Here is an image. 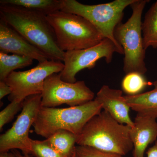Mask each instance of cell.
I'll return each instance as SVG.
<instances>
[{
	"label": "cell",
	"mask_w": 157,
	"mask_h": 157,
	"mask_svg": "<svg viewBox=\"0 0 157 157\" xmlns=\"http://www.w3.org/2000/svg\"><path fill=\"white\" fill-rule=\"evenodd\" d=\"M47 18L59 48L64 52L90 48L104 39L94 26L77 14L58 11L47 15Z\"/></svg>",
	"instance_id": "cell-5"
},
{
	"label": "cell",
	"mask_w": 157,
	"mask_h": 157,
	"mask_svg": "<svg viewBox=\"0 0 157 157\" xmlns=\"http://www.w3.org/2000/svg\"><path fill=\"white\" fill-rule=\"evenodd\" d=\"M75 150L77 157H123L117 154L102 151L88 146L77 145Z\"/></svg>",
	"instance_id": "cell-22"
},
{
	"label": "cell",
	"mask_w": 157,
	"mask_h": 157,
	"mask_svg": "<svg viewBox=\"0 0 157 157\" xmlns=\"http://www.w3.org/2000/svg\"><path fill=\"white\" fill-rule=\"evenodd\" d=\"M144 46L157 48V1L147 12L142 23Z\"/></svg>",
	"instance_id": "cell-16"
},
{
	"label": "cell",
	"mask_w": 157,
	"mask_h": 157,
	"mask_svg": "<svg viewBox=\"0 0 157 157\" xmlns=\"http://www.w3.org/2000/svg\"><path fill=\"white\" fill-rule=\"evenodd\" d=\"M0 52L28 57L39 63L50 60L45 53L31 44L2 18L0 19Z\"/></svg>",
	"instance_id": "cell-11"
},
{
	"label": "cell",
	"mask_w": 157,
	"mask_h": 157,
	"mask_svg": "<svg viewBox=\"0 0 157 157\" xmlns=\"http://www.w3.org/2000/svg\"><path fill=\"white\" fill-rule=\"evenodd\" d=\"M94 95L84 81L66 82L62 80L59 73H54L44 81L41 104L50 108L64 104L74 107L93 101Z\"/></svg>",
	"instance_id": "cell-9"
},
{
	"label": "cell",
	"mask_w": 157,
	"mask_h": 157,
	"mask_svg": "<svg viewBox=\"0 0 157 157\" xmlns=\"http://www.w3.org/2000/svg\"><path fill=\"white\" fill-rule=\"evenodd\" d=\"M135 0H115L110 2L86 5L76 0H62L60 11L84 17L99 31L104 39H110L124 55V50L113 35L114 29L121 22L124 10Z\"/></svg>",
	"instance_id": "cell-6"
},
{
	"label": "cell",
	"mask_w": 157,
	"mask_h": 157,
	"mask_svg": "<svg viewBox=\"0 0 157 157\" xmlns=\"http://www.w3.org/2000/svg\"><path fill=\"white\" fill-rule=\"evenodd\" d=\"M151 84L144 75L135 72L126 74L122 81L121 88L127 95L135 96L141 94L147 86Z\"/></svg>",
	"instance_id": "cell-19"
},
{
	"label": "cell",
	"mask_w": 157,
	"mask_h": 157,
	"mask_svg": "<svg viewBox=\"0 0 157 157\" xmlns=\"http://www.w3.org/2000/svg\"><path fill=\"white\" fill-rule=\"evenodd\" d=\"M122 93L120 90L103 85L97 93L95 99L102 105V109L108 113L118 122L133 128L134 121L130 116L131 108L123 96Z\"/></svg>",
	"instance_id": "cell-12"
},
{
	"label": "cell",
	"mask_w": 157,
	"mask_h": 157,
	"mask_svg": "<svg viewBox=\"0 0 157 157\" xmlns=\"http://www.w3.org/2000/svg\"><path fill=\"white\" fill-rule=\"evenodd\" d=\"M64 67L61 61L48 60L30 70L12 72L5 81L11 89L8 99L20 103L29 96L41 94L45 79L52 74L60 73Z\"/></svg>",
	"instance_id": "cell-7"
},
{
	"label": "cell",
	"mask_w": 157,
	"mask_h": 157,
	"mask_svg": "<svg viewBox=\"0 0 157 157\" xmlns=\"http://www.w3.org/2000/svg\"><path fill=\"white\" fill-rule=\"evenodd\" d=\"M0 4L21 7L46 15L62 9V0H1Z\"/></svg>",
	"instance_id": "cell-15"
},
{
	"label": "cell",
	"mask_w": 157,
	"mask_h": 157,
	"mask_svg": "<svg viewBox=\"0 0 157 157\" xmlns=\"http://www.w3.org/2000/svg\"><path fill=\"white\" fill-rule=\"evenodd\" d=\"M31 155L35 157H65L53 148L46 139L31 141Z\"/></svg>",
	"instance_id": "cell-20"
},
{
	"label": "cell",
	"mask_w": 157,
	"mask_h": 157,
	"mask_svg": "<svg viewBox=\"0 0 157 157\" xmlns=\"http://www.w3.org/2000/svg\"><path fill=\"white\" fill-rule=\"evenodd\" d=\"M149 2L148 0H135L130 6L132 10L131 17L124 23H120L114 29V38L123 49V70L126 74L135 72L144 75L147 71L141 17Z\"/></svg>",
	"instance_id": "cell-4"
},
{
	"label": "cell",
	"mask_w": 157,
	"mask_h": 157,
	"mask_svg": "<svg viewBox=\"0 0 157 157\" xmlns=\"http://www.w3.org/2000/svg\"><path fill=\"white\" fill-rule=\"evenodd\" d=\"M147 157H157V140L153 146L150 147L146 152Z\"/></svg>",
	"instance_id": "cell-24"
},
{
	"label": "cell",
	"mask_w": 157,
	"mask_h": 157,
	"mask_svg": "<svg viewBox=\"0 0 157 157\" xmlns=\"http://www.w3.org/2000/svg\"><path fill=\"white\" fill-rule=\"evenodd\" d=\"M131 128L118 122L104 110L88 122L77 136L76 144L125 155L133 149Z\"/></svg>",
	"instance_id": "cell-2"
},
{
	"label": "cell",
	"mask_w": 157,
	"mask_h": 157,
	"mask_svg": "<svg viewBox=\"0 0 157 157\" xmlns=\"http://www.w3.org/2000/svg\"><path fill=\"white\" fill-rule=\"evenodd\" d=\"M0 17L49 59L63 61L65 52L58 46L47 15L21 7L1 5Z\"/></svg>",
	"instance_id": "cell-1"
},
{
	"label": "cell",
	"mask_w": 157,
	"mask_h": 157,
	"mask_svg": "<svg viewBox=\"0 0 157 157\" xmlns=\"http://www.w3.org/2000/svg\"><path fill=\"white\" fill-rule=\"evenodd\" d=\"M11 152L15 155L16 157H33L32 155L28 154L21 153L17 150H12Z\"/></svg>",
	"instance_id": "cell-25"
},
{
	"label": "cell",
	"mask_w": 157,
	"mask_h": 157,
	"mask_svg": "<svg viewBox=\"0 0 157 157\" xmlns=\"http://www.w3.org/2000/svg\"><path fill=\"white\" fill-rule=\"evenodd\" d=\"M33 59L28 57L0 52V80L5 81L10 73L14 70L29 67Z\"/></svg>",
	"instance_id": "cell-18"
},
{
	"label": "cell",
	"mask_w": 157,
	"mask_h": 157,
	"mask_svg": "<svg viewBox=\"0 0 157 157\" xmlns=\"http://www.w3.org/2000/svg\"><path fill=\"white\" fill-rule=\"evenodd\" d=\"M102 109V105L96 99L67 108L42 107L33 125L34 132L46 139L62 130L78 136L88 122L100 113Z\"/></svg>",
	"instance_id": "cell-3"
},
{
	"label": "cell",
	"mask_w": 157,
	"mask_h": 157,
	"mask_svg": "<svg viewBox=\"0 0 157 157\" xmlns=\"http://www.w3.org/2000/svg\"><path fill=\"white\" fill-rule=\"evenodd\" d=\"M134 123L130 131L133 157H144L147 146L157 140L156 119L137 113Z\"/></svg>",
	"instance_id": "cell-13"
},
{
	"label": "cell",
	"mask_w": 157,
	"mask_h": 157,
	"mask_svg": "<svg viewBox=\"0 0 157 157\" xmlns=\"http://www.w3.org/2000/svg\"><path fill=\"white\" fill-rule=\"evenodd\" d=\"M11 93V87L5 81H0V99L10 95Z\"/></svg>",
	"instance_id": "cell-23"
},
{
	"label": "cell",
	"mask_w": 157,
	"mask_h": 157,
	"mask_svg": "<svg viewBox=\"0 0 157 157\" xmlns=\"http://www.w3.org/2000/svg\"><path fill=\"white\" fill-rule=\"evenodd\" d=\"M69 157H77V155H76V150H74V151H73V152L72 153V154L70 155V156Z\"/></svg>",
	"instance_id": "cell-27"
},
{
	"label": "cell",
	"mask_w": 157,
	"mask_h": 157,
	"mask_svg": "<svg viewBox=\"0 0 157 157\" xmlns=\"http://www.w3.org/2000/svg\"><path fill=\"white\" fill-rule=\"evenodd\" d=\"M0 157H16V156L12 152H9V151L1 153Z\"/></svg>",
	"instance_id": "cell-26"
},
{
	"label": "cell",
	"mask_w": 157,
	"mask_h": 157,
	"mask_svg": "<svg viewBox=\"0 0 157 157\" xmlns=\"http://www.w3.org/2000/svg\"><path fill=\"white\" fill-rule=\"evenodd\" d=\"M41 94L29 96L22 102V108L11 128L0 136V152L20 150L30 155L31 139L29 132L33 125L41 104Z\"/></svg>",
	"instance_id": "cell-8"
},
{
	"label": "cell",
	"mask_w": 157,
	"mask_h": 157,
	"mask_svg": "<svg viewBox=\"0 0 157 157\" xmlns=\"http://www.w3.org/2000/svg\"><path fill=\"white\" fill-rule=\"evenodd\" d=\"M22 102L15 101L11 102L6 108L0 112V130L2 131L3 127L11 121L14 116L21 110L22 108Z\"/></svg>",
	"instance_id": "cell-21"
},
{
	"label": "cell",
	"mask_w": 157,
	"mask_h": 157,
	"mask_svg": "<svg viewBox=\"0 0 157 157\" xmlns=\"http://www.w3.org/2000/svg\"><path fill=\"white\" fill-rule=\"evenodd\" d=\"M115 52L122 55L115 44L107 38L90 48L65 52L64 67L59 73L60 78L66 82H76V76L78 72L85 69H92L102 58H105L106 63H109Z\"/></svg>",
	"instance_id": "cell-10"
},
{
	"label": "cell",
	"mask_w": 157,
	"mask_h": 157,
	"mask_svg": "<svg viewBox=\"0 0 157 157\" xmlns=\"http://www.w3.org/2000/svg\"><path fill=\"white\" fill-rule=\"evenodd\" d=\"M154 88L135 96H124L131 109L137 113L157 119V79L152 83Z\"/></svg>",
	"instance_id": "cell-14"
},
{
	"label": "cell",
	"mask_w": 157,
	"mask_h": 157,
	"mask_svg": "<svg viewBox=\"0 0 157 157\" xmlns=\"http://www.w3.org/2000/svg\"><path fill=\"white\" fill-rule=\"evenodd\" d=\"M77 136L66 130H59L46 139L51 146L62 155L69 157L75 150Z\"/></svg>",
	"instance_id": "cell-17"
}]
</instances>
